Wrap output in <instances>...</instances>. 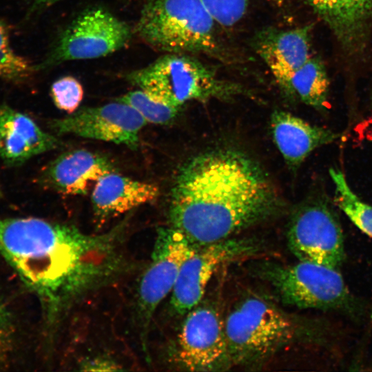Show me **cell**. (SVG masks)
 <instances>
[{
	"label": "cell",
	"mask_w": 372,
	"mask_h": 372,
	"mask_svg": "<svg viewBox=\"0 0 372 372\" xmlns=\"http://www.w3.org/2000/svg\"><path fill=\"white\" fill-rule=\"evenodd\" d=\"M170 226L199 247L232 238L278 212V196L261 167L233 149L200 153L178 170Z\"/></svg>",
	"instance_id": "cell-1"
},
{
	"label": "cell",
	"mask_w": 372,
	"mask_h": 372,
	"mask_svg": "<svg viewBox=\"0 0 372 372\" xmlns=\"http://www.w3.org/2000/svg\"><path fill=\"white\" fill-rule=\"evenodd\" d=\"M227 347L233 366H258L298 342L324 344L331 329L326 322L302 319L285 312L256 294L237 301L224 318Z\"/></svg>",
	"instance_id": "cell-2"
},
{
	"label": "cell",
	"mask_w": 372,
	"mask_h": 372,
	"mask_svg": "<svg viewBox=\"0 0 372 372\" xmlns=\"http://www.w3.org/2000/svg\"><path fill=\"white\" fill-rule=\"evenodd\" d=\"M252 271L284 304L353 316L361 311V304L337 269L300 260L293 265L261 261L253 265Z\"/></svg>",
	"instance_id": "cell-3"
},
{
	"label": "cell",
	"mask_w": 372,
	"mask_h": 372,
	"mask_svg": "<svg viewBox=\"0 0 372 372\" xmlns=\"http://www.w3.org/2000/svg\"><path fill=\"white\" fill-rule=\"evenodd\" d=\"M214 19L200 0H149L135 30L152 48L169 53L214 50Z\"/></svg>",
	"instance_id": "cell-4"
},
{
	"label": "cell",
	"mask_w": 372,
	"mask_h": 372,
	"mask_svg": "<svg viewBox=\"0 0 372 372\" xmlns=\"http://www.w3.org/2000/svg\"><path fill=\"white\" fill-rule=\"evenodd\" d=\"M127 79L155 99L180 108L189 101L225 98L238 91L199 61L178 53L167 54L131 72Z\"/></svg>",
	"instance_id": "cell-5"
},
{
	"label": "cell",
	"mask_w": 372,
	"mask_h": 372,
	"mask_svg": "<svg viewBox=\"0 0 372 372\" xmlns=\"http://www.w3.org/2000/svg\"><path fill=\"white\" fill-rule=\"evenodd\" d=\"M131 37L130 27L108 10L89 9L70 24L47 58L34 68L41 70L65 61L103 57L125 46Z\"/></svg>",
	"instance_id": "cell-6"
},
{
	"label": "cell",
	"mask_w": 372,
	"mask_h": 372,
	"mask_svg": "<svg viewBox=\"0 0 372 372\" xmlns=\"http://www.w3.org/2000/svg\"><path fill=\"white\" fill-rule=\"evenodd\" d=\"M176 359L190 371H223L233 366L224 318L212 300L203 298L186 313L178 336Z\"/></svg>",
	"instance_id": "cell-7"
},
{
	"label": "cell",
	"mask_w": 372,
	"mask_h": 372,
	"mask_svg": "<svg viewBox=\"0 0 372 372\" xmlns=\"http://www.w3.org/2000/svg\"><path fill=\"white\" fill-rule=\"evenodd\" d=\"M291 251L300 261L338 269L344 260L342 230L327 202L314 199L293 214L287 229Z\"/></svg>",
	"instance_id": "cell-8"
},
{
	"label": "cell",
	"mask_w": 372,
	"mask_h": 372,
	"mask_svg": "<svg viewBox=\"0 0 372 372\" xmlns=\"http://www.w3.org/2000/svg\"><path fill=\"white\" fill-rule=\"evenodd\" d=\"M258 250V244L247 238H229L201 246L180 269L172 291L174 309L186 314L203 300L209 280L220 267Z\"/></svg>",
	"instance_id": "cell-9"
},
{
	"label": "cell",
	"mask_w": 372,
	"mask_h": 372,
	"mask_svg": "<svg viewBox=\"0 0 372 372\" xmlns=\"http://www.w3.org/2000/svg\"><path fill=\"white\" fill-rule=\"evenodd\" d=\"M147 121L132 106L118 101L101 106L83 107L61 119L52 121L59 134L125 145L136 149L138 134Z\"/></svg>",
	"instance_id": "cell-10"
},
{
	"label": "cell",
	"mask_w": 372,
	"mask_h": 372,
	"mask_svg": "<svg viewBox=\"0 0 372 372\" xmlns=\"http://www.w3.org/2000/svg\"><path fill=\"white\" fill-rule=\"evenodd\" d=\"M200 247L171 226L158 229L152 260L138 288L139 304L146 318L172 292L183 264Z\"/></svg>",
	"instance_id": "cell-11"
},
{
	"label": "cell",
	"mask_w": 372,
	"mask_h": 372,
	"mask_svg": "<svg viewBox=\"0 0 372 372\" xmlns=\"http://www.w3.org/2000/svg\"><path fill=\"white\" fill-rule=\"evenodd\" d=\"M59 141L42 130L28 116L0 105V157L9 165L55 149Z\"/></svg>",
	"instance_id": "cell-12"
},
{
	"label": "cell",
	"mask_w": 372,
	"mask_h": 372,
	"mask_svg": "<svg viewBox=\"0 0 372 372\" xmlns=\"http://www.w3.org/2000/svg\"><path fill=\"white\" fill-rule=\"evenodd\" d=\"M112 172L114 166L107 158L78 149L63 154L50 163L43 178L62 194L83 195L87 194L92 185Z\"/></svg>",
	"instance_id": "cell-13"
},
{
	"label": "cell",
	"mask_w": 372,
	"mask_h": 372,
	"mask_svg": "<svg viewBox=\"0 0 372 372\" xmlns=\"http://www.w3.org/2000/svg\"><path fill=\"white\" fill-rule=\"evenodd\" d=\"M273 141L285 162L296 169L316 148L339 136L329 130L311 125L285 111H276L271 118Z\"/></svg>",
	"instance_id": "cell-14"
},
{
	"label": "cell",
	"mask_w": 372,
	"mask_h": 372,
	"mask_svg": "<svg viewBox=\"0 0 372 372\" xmlns=\"http://www.w3.org/2000/svg\"><path fill=\"white\" fill-rule=\"evenodd\" d=\"M158 187L110 172L95 184L92 203L95 214L101 218L117 216L155 200Z\"/></svg>",
	"instance_id": "cell-15"
},
{
	"label": "cell",
	"mask_w": 372,
	"mask_h": 372,
	"mask_svg": "<svg viewBox=\"0 0 372 372\" xmlns=\"http://www.w3.org/2000/svg\"><path fill=\"white\" fill-rule=\"evenodd\" d=\"M258 52L282 87L311 57L309 30L304 27L269 34L260 41Z\"/></svg>",
	"instance_id": "cell-16"
},
{
	"label": "cell",
	"mask_w": 372,
	"mask_h": 372,
	"mask_svg": "<svg viewBox=\"0 0 372 372\" xmlns=\"http://www.w3.org/2000/svg\"><path fill=\"white\" fill-rule=\"evenodd\" d=\"M346 47L358 45L372 19V0H305Z\"/></svg>",
	"instance_id": "cell-17"
},
{
	"label": "cell",
	"mask_w": 372,
	"mask_h": 372,
	"mask_svg": "<svg viewBox=\"0 0 372 372\" xmlns=\"http://www.w3.org/2000/svg\"><path fill=\"white\" fill-rule=\"evenodd\" d=\"M329 81L326 69L317 58L310 57L282 87L291 96L318 110L326 106Z\"/></svg>",
	"instance_id": "cell-18"
},
{
	"label": "cell",
	"mask_w": 372,
	"mask_h": 372,
	"mask_svg": "<svg viewBox=\"0 0 372 372\" xmlns=\"http://www.w3.org/2000/svg\"><path fill=\"white\" fill-rule=\"evenodd\" d=\"M329 174L335 185V204L358 229L372 238V206L358 197L340 170L330 169Z\"/></svg>",
	"instance_id": "cell-19"
},
{
	"label": "cell",
	"mask_w": 372,
	"mask_h": 372,
	"mask_svg": "<svg viewBox=\"0 0 372 372\" xmlns=\"http://www.w3.org/2000/svg\"><path fill=\"white\" fill-rule=\"evenodd\" d=\"M118 101L132 106L147 123L158 125H166L173 121L180 109L155 99L141 89L127 93Z\"/></svg>",
	"instance_id": "cell-20"
},
{
	"label": "cell",
	"mask_w": 372,
	"mask_h": 372,
	"mask_svg": "<svg viewBox=\"0 0 372 372\" xmlns=\"http://www.w3.org/2000/svg\"><path fill=\"white\" fill-rule=\"evenodd\" d=\"M35 70L23 57L12 49L9 41L8 29L0 19V78L21 81L28 78Z\"/></svg>",
	"instance_id": "cell-21"
},
{
	"label": "cell",
	"mask_w": 372,
	"mask_h": 372,
	"mask_svg": "<svg viewBox=\"0 0 372 372\" xmlns=\"http://www.w3.org/2000/svg\"><path fill=\"white\" fill-rule=\"evenodd\" d=\"M51 96L59 109L71 114L79 106L83 99V90L76 79L66 76L53 83Z\"/></svg>",
	"instance_id": "cell-22"
},
{
	"label": "cell",
	"mask_w": 372,
	"mask_h": 372,
	"mask_svg": "<svg viewBox=\"0 0 372 372\" xmlns=\"http://www.w3.org/2000/svg\"><path fill=\"white\" fill-rule=\"evenodd\" d=\"M215 21L225 26L237 23L245 14L247 0H200Z\"/></svg>",
	"instance_id": "cell-23"
},
{
	"label": "cell",
	"mask_w": 372,
	"mask_h": 372,
	"mask_svg": "<svg viewBox=\"0 0 372 372\" xmlns=\"http://www.w3.org/2000/svg\"><path fill=\"white\" fill-rule=\"evenodd\" d=\"M10 331V319L7 310L0 300V339L7 336Z\"/></svg>",
	"instance_id": "cell-24"
},
{
	"label": "cell",
	"mask_w": 372,
	"mask_h": 372,
	"mask_svg": "<svg viewBox=\"0 0 372 372\" xmlns=\"http://www.w3.org/2000/svg\"><path fill=\"white\" fill-rule=\"evenodd\" d=\"M34 7H41L52 4L60 0H28Z\"/></svg>",
	"instance_id": "cell-25"
},
{
	"label": "cell",
	"mask_w": 372,
	"mask_h": 372,
	"mask_svg": "<svg viewBox=\"0 0 372 372\" xmlns=\"http://www.w3.org/2000/svg\"><path fill=\"white\" fill-rule=\"evenodd\" d=\"M1 196V189H0V197Z\"/></svg>",
	"instance_id": "cell-26"
}]
</instances>
